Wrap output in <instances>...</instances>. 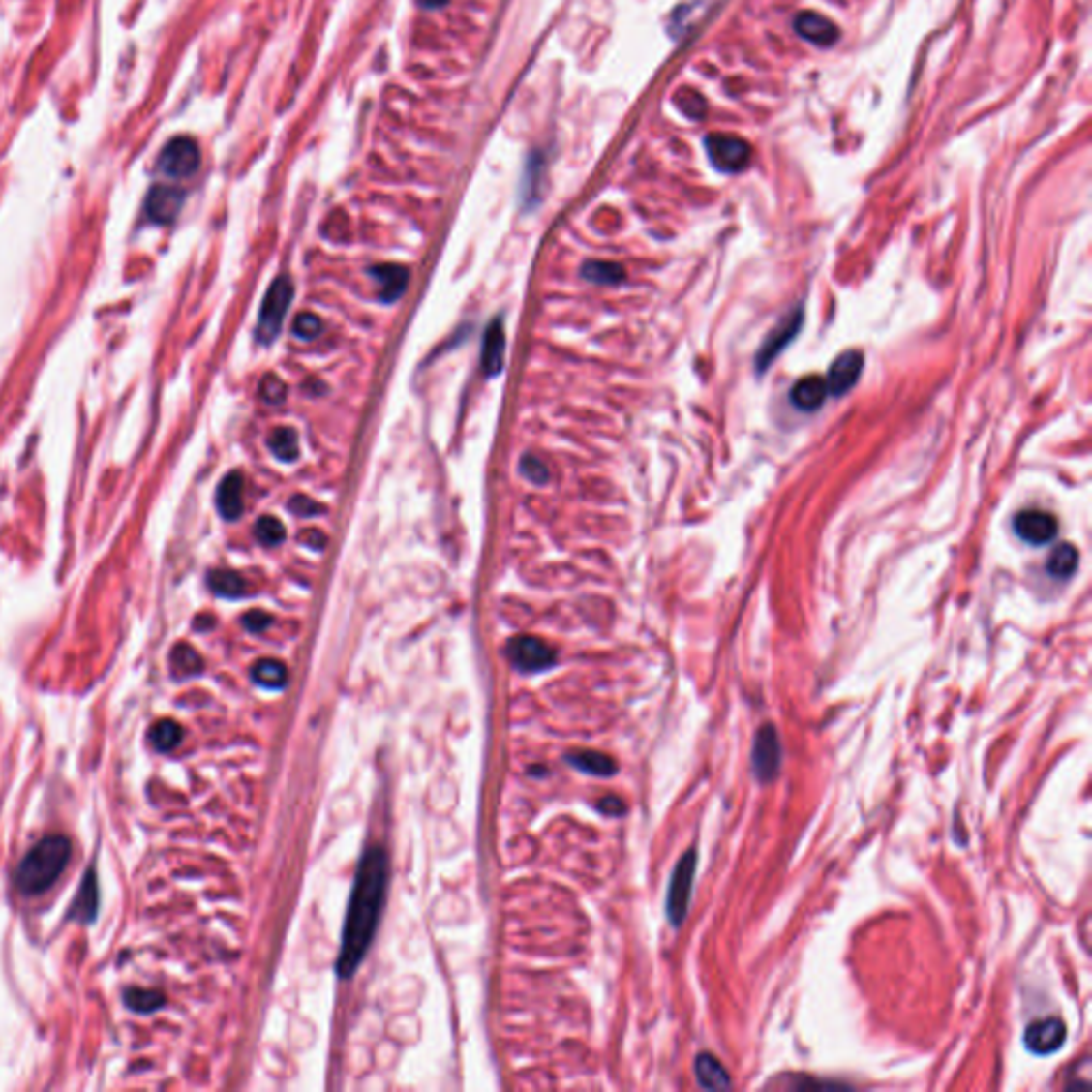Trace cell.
<instances>
[{"mask_svg":"<svg viewBox=\"0 0 1092 1092\" xmlns=\"http://www.w3.org/2000/svg\"><path fill=\"white\" fill-rule=\"evenodd\" d=\"M388 881V858L382 847H370L356 868L354 886L350 895L349 913H346L342 950L338 958V975L349 980L359 969L367 950L374 941L378 922L382 916Z\"/></svg>","mask_w":1092,"mask_h":1092,"instance_id":"6da1fadb","label":"cell"},{"mask_svg":"<svg viewBox=\"0 0 1092 1092\" xmlns=\"http://www.w3.org/2000/svg\"><path fill=\"white\" fill-rule=\"evenodd\" d=\"M71 860V843L67 836H46L30 849L15 870V888L26 896H39L60 879Z\"/></svg>","mask_w":1092,"mask_h":1092,"instance_id":"7a4b0ae2","label":"cell"},{"mask_svg":"<svg viewBox=\"0 0 1092 1092\" xmlns=\"http://www.w3.org/2000/svg\"><path fill=\"white\" fill-rule=\"evenodd\" d=\"M696 864H698L696 849H689L687 854H682V858L679 860L677 866H675V873H672V877H670L666 913H668L670 924L675 928H679L687 918L691 892H694Z\"/></svg>","mask_w":1092,"mask_h":1092,"instance_id":"3957f363","label":"cell"},{"mask_svg":"<svg viewBox=\"0 0 1092 1092\" xmlns=\"http://www.w3.org/2000/svg\"><path fill=\"white\" fill-rule=\"evenodd\" d=\"M290 301H292L290 280L287 276L278 278L269 287L265 301H262V306H260L258 324H257L258 342L271 344L273 340L278 338L280 331H282V322H285V317H287V312L290 308Z\"/></svg>","mask_w":1092,"mask_h":1092,"instance_id":"277c9868","label":"cell"},{"mask_svg":"<svg viewBox=\"0 0 1092 1092\" xmlns=\"http://www.w3.org/2000/svg\"><path fill=\"white\" fill-rule=\"evenodd\" d=\"M783 762V749L779 734H776L773 723H766L755 734L753 751H751V769L755 779L760 783H771L781 771Z\"/></svg>","mask_w":1092,"mask_h":1092,"instance_id":"5b68a950","label":"cell"},{"mask_svg":"<svg viewBox=\"0 0 1092 1092\" xmlns=\"http://www.w3.org/2000/svg\"><path fill=\"white\" fill-rule=\"evenodd\" d=\"M707 152L711 163L723 173H739L751 161L749 143L737 135L711 133L707 136Z\"/></svg>","mask_w":1092,"mask_h":1092,"instance_id":"8992f818","label":"cell"},{"mask_svg":"<svg viewBox=\"0 0 1092 1092\" xmlns=\"http://www.w3.org/2000/svg\"><path fill=\"white\" fill-rule=\"evenodd\" d=\"M198 165H201V152L191 136H177V139L167 143L159 159V169L165 175L175 177V180L193 175Z\"/></svg>","mask_w":1092,"mask_h":1092,"instance_id":"52a82bcc","label":"cell"},{"mask_svg":"<svg viewBox=\"0 0 1092 1092\" xmlns=\"http://www.w3.org/2000/svg\"><path fill=\"white\" fill-rule=\"evenodd\" d=\"M1067 1039V1026L1060 1017H1042L1026 1026L1024 1046L1031 1054L1049 1056L1063 1047Z\"/></svg>","mask_w":1092,"mask_h":1092,"instance_id":"ba28073f","label":"cell"},{"mask_svg":"<svg viewBox=\"0 0 1092 1092\" xmlns=\"http://www.w3.org/2000/svg\"><path fill=\"white\" fill-rule=\"evenodd\" d=\"M508 657L514 666L523 672H538L553 666V649L540 638L517 636L508 643Z\"/></svg>","mask_w":1092,"mask_h":1092,"instance_id":"9c48e42d","label":"cell"},{"mask_svg":"<svg viewBox=\"0 0 1092 1092\" xmlns=\"http://www.w3.org/2000/svg\"><path fill=\"white\" fill-rule=\"evenodd\" d=\"M1014 530L1020 538L1033 546L1052 542L1058 533V523L1046 510H1024L1016 517Z\"/></svg>","mask_w":1092,"mask_h":1092,"instance_id":"30bf717a","label":"cell"},{"mask_svg":"<svg viewBox=\"0 0 1092 1092\" xmlns=\"http://www.w3.org/2000/svg\"><path fill=\"white\" fill-rule=\"evenodd\" d=\"M863 367H864V354L860 350H847L841 356H836V361L833 363L831 372H828L826 378L828 393L841 397L852 391L860 374H863Z\"/></svg>","mask_w":1092,"mask_h":1092,"instance_id":"8fae6325","label":"cell"},{"mask_svg":"<svg viewBox=\"0 0 1092 1092\" xmlns=\"http://www.w3.org/2000/svg\"><path fill=\"white\" fill-rule=\"evenodd\" d=\"M801 322H803V314H801V310H798V312L790 314V317H785L779 327H776L773 333H769V338H766V342L762 344V349L758 352V361H755V365H758L760 372H764L766 367H769L776 359V356L781 354V350H785V346L796 338L798 329H801Z\"/></svg>","mask_w":1092,"mask_h":1092,"instance_id":"7c38bea8","label":"cell"},{"mask_svg":"<svg viewBox=\"0 0 1092 1092\" xmlns=\"http://www.w3.org/2000/svg\"><path fill=\"white\" fill-rule=\"evenodd\" d=\"M182 203H184L182 191H177V188L171 186H154L148 195V201H145V212H148L150 220H154V223L167 225L180 214Z\"/></svg>","mask_w":1092,"mask_h":1092,"instance_id":"4fadbf2b","label":"cell"},{"mask_svg":"<svg viewBox=\"0 0 1092 1092\" xmlns=\"http://www.w3.org/2000/svg\"><path fill=\"white\" fill-rule=\"evenodd\" d=\"M794 28L798 35L813 46L828 47L838 39V28L831 22V19L813 12H804L801 15H796Z\"/></svg>","mask_w":1092,"mask_h":1092,"instance_id":"5bb4252c","label":"cell"},{"mask_svg":"<svg viewBox=\"0 0 1092 1092\" xmlns=\"http://www.w3.org/2000/svg\"><path fill=\"white\" fill-rule=\"evenodd\" d=\"M218 512L223 514L227 521H235L244 512V476L239 471H230L228 476L223 478L216 493Z\"/></svg>","mask_w":1092,"mask_h":1092,"instance_id":"9a60e30c","label":"cell"},{"mask_svg":"<svg viewBox=\"0 0 1092 1092\" xmlns=\"http://www.w3.org/2000/svg\"><path fill=\"white\" fill-rule=\"evenodd\" d=\"M370 276L376 280L378 297H380V301L393 303L404 295L410 271L402 265H378L370 269Z\"/></svg>","mask_w":1092,"mask_h":1092,"instance_id":"2e32d148","label":"cell"},{"mask_svg":"<svg viewBox=\"0 0 1092 1092\" xmlns=\"http://www.w3.org/2000/svg\"><path fill=\"white\" fill-rule=\"evenodd\" d=\"M503 349H506V335H503L501 320L496 318L487 327L485 338H482L480 363H482V370H485L487 376H498L501 372Z\"/></svg>","mask_w":1092,"mask_h":1092,"instance_id":"e0dca14e","label":"cell"},{"mask_svg":"<svg viewBox=\"0 0 1092 1092\" xmlns=\"http://www.w3.org/2000/svg\"><path fill=\"white\" fill-rule=\"evenodd\" d=\"M828 395H831V393H828L826 378L806 376V378H803V380H798L794 384L790 399L798 410H804V412H815V410L822 408V404L826 402Z\"/></svg>","mask_w":1092,"mask_h":1092,"instance_id":"ac0fdd59","label":"cell"},{"mask_svg":"<svg viewBox=\"0 0 1092 1092\" xmlns=\"http://www.w3.org/2000/svg\"><path fill=\"white\" fill-rule=\"evenodd\" d=\"M694 1071H696V1079L702 1088L707 1090H726L732 1086V1079L728 1076L726 1067L719 1063V1058H715L709 1052H702L696 1056V1063H694Z\"/></svg>","mask_w":1092,"mask_h":1092,"instance_id":"d6986e66","label":"cell"},{"mask_svg":"<svg viewBox=\"0 0 1092 1092\" xmlns=\"http://www.w3.org/2000/svg\"><path fill=\"white\" fill-rule=\"evenodd\" d=\"M568 762L583 773H590L593 776H611L617 773V762L611 755L600 751H579L568 755Z\"/></svg>","mask_w":1092,"mask_h":1092,"instance_id":"ffe728a7","label":"cell"},{"mask_svg":"<svg viewBox=\"0 0 1092 1092\" xmlns=\"http://www.w3.org/2000/svg\"><path fill=\"white\" fill-rule=\"evenodd\" d=\"M252 679L267 689H282L287 685V666L278 659H260L252 668Z\"/></svg>","mask_w":1092,"mask_h":1092,"instance_id":"44dd1931","label":"cell"},{"mask_svg":"<svg viewBox=\"0 0 1092 1092\" xmlns=\"http://www.w3.org/2000/svg\"><path fill=\"white\" fill-rule=\"evenodd\" d=\"M269 448L271 453L276 455L280 461H295L299 457V442H297V434L295 429L290 427H278L273 429V434L269 436Z\"/></svg>","mask_w":1092,"mask_h":1092,"instance_id":"7402d4cb","label":"cell"},{"mask_svg":"<svg viewBox=\"0 0 1092 1092\" xmlns=\"http://www.w3.org/2000/svg\"><path fill=\"white\" fill-rule=\"evenodd\" d=\"M1077 551L1071 544H1060L1047 560V574L1052 579H1069L1077 568Z\"/></svg>","mask_w":1092,"mask_h":1092,"instance_id":"603a6c76","label":"cell"},{"mask_svg":"<svg viewBox=\"0 0 1092 1092\" xmlns=\"http://www.w3.org/2000/svg\"><path fill=\"white\" fill-rule=\"evenodd\" d=\"M583 278L595 282V285H617L625 278L623 267H619L617 262H604V260H592L585 262Z\"/></svg>","mask_w":1092,"mask_h":1092,"instance_id":"cb8c5ba5","label":"cell"},{"mask_svg":"<svg viewBox=\"0 0 1092 1092\" xmlns=\"http://www.w3.org/2000/svg\"><path fill=\"white\" fill-rule=\"evenodd\" d=\"M184 732L180 728V723H175L171 719H163L159 723H154L152 730H150V741L154 743V747L159 751H171L175 749L177 744L182 743Z\"/></svg>","mask_w":1092,"mask_h":1092,"instance_id":"d4e9b609","label":"cell"},{"mask_svg":"<svg viewBox=\"0 0 1092 1092\" xmlns=\"http://www.w3.org/2000/svg\"><path fill=\"white\" fill-rule=\"evenodd\" d=\"M94 913H97V884H94V875L90 873L86 879H83L81 890L76 902H73L69 916L88 922L94 918Z\"/></svg>","mask_w":1092,"mask_h":1092,"instance_id":"484cf974","label":"cell"},{"mask_svg":"<svg viewBox=\"0 0 1092 1092\" xmlns=\"http://www.w3.org/2000/svg\"><path fill=\"white\" fill-rule=\"evenodd\" d=\"M209 587L216 595L223 597H239L246 593V581L241 579L237 572L218 570L209 574Z\"/></svg>","mask_w":1092,"mask_h":1092,"instance_id":"4316f807","label":"cell"},{"mask_svg":"<svg viewBox=\"0 0 1092 1092\" xmlns=\"http://www.w3.org/2000/svg\"><path fill=\"white\" fill-rule=\"evenodd\" d=\"M171 666L177 677H193L203 670V659L193 647L177 645L171 653Z\"/></svg>","mask_w":1092,"mask_h":1092,"instance_id":"83f0119b","label":"cell"},{"mask_svg":"<svg viewBox=\"0 0 1092 1092\" xmlns=\"http://www.w3.org/2000/svg\"><path fill=\"white\" fill-rule=\"evenodd\" d=\"M124 1003H126V1007H131L133 1012L152 1014L156 1010H161V1007L165 1005V994L156 992V990L131 988L129 992L124 994Z\"/></svg>","mask_w":1092,"mask_h":1092,"instance_id":"f1b7e54d","label":"cell"},{"mask_svg":"<svg viewBox=\"0 0 1092 1092\" xmlns=\"http://www.w3.org/2000/svg\"><path fill=\"white\" fill-rule=\"evenodd\" d=\"M255 533L262 544L278 546L280 542H285L287 530H285V525H282L276 517H260L255 525Z\"/></svg>","mask_w":1092,"mask_h":1092,"instance_id":"f546056e","label":"cell"},{"mask_svg":"<svg viewBox=\"0 0 1092 1092\" xmlns=\"http://www.w3.org/2000/svg\"><path fill=\"white\" fill-rule=\"evenodd\" d=\"M675 103L679 105V109L682 113L689 115V118H694V120H700L707 111L705 99H702L700 94L696 90H691V88H682L681 92H677Z\"/></svg>","mask_w":1092,"mask_h":1092,"instance_id":"4dcf8cb0","label":"cell"},{"mask_svg":"<svg viewBox=\"0 0 1092 1092\" xmlns=\"http://www.w3.org/2000/svg\"><path fill=\"white\" fill-rule=\"evenodd\" d=\"M258 395H260V399H262V402H265V404L278 406V404H282V402H285V399H287V384L282 382L276 374H267V376L260 380Z\"/></svg>","mask_w":1092,"mask_h":1092,"instance_id":"1f68e13d","label":"cell"},{"mask_svg":"<svg viewBox=\"0 0 1092 1092\" xmlns=\"http://www.w3.org/2000/svg\"><path fill=\"white\" fill-rule=\"evenodd\" d=\"M320 331H322V320L310 312L299 314L295 322H292V333H295L299 340L310 342L314 338H318Z\"/></svg>","mask_w":1092,"mask_h":1092,"instance_id":"d6a6232c","label":"cell"},{"mask_svg":"<svg viewBox=\"0 0 1092 1092\" xmlns=\"http://www.w3.org/2000/svg\"><path fill=\"white\" fill-rule=\"evenodd\" d=\"M521 474L528 478L533 485H544L546 480H549V470L542 464L538 457H523L521 461Z\"/></svg>","mask_w":1092,"mask_h":1092,"instance_id":"836d02e7","label":"cell"},{"mask_svg":"<svg viewBox=\"0 0 1092 1092\" xmlns=\"http://www.w3.org/2000/svg\"><path fill=\"white\" fill-rule=\"evenodd\" d=\"M288 508L290 512L299 514V517H317V514H322L324 508L320 506L318 501H314L306 496H292L288 501Z\"/></svg>","mask_w":1092,"mask_h":1092,"instance_id":"e575fe53","label":"cell"},{"mask_svg":"<svg viewBox=\"0 0 1092 1092\" xmlns=\"http://www.w3.org/2000/svg\"><path fill=\"white\" fill-rule=\"evenodd\" d=\"M244 625L250 629V632H262V629H267L271 625V617L262 611H252L244 617Z\"/></svg>","mask_w":1092,"mask_h":1092,"instance_id":"d590c367","label":"cell"},{"mask_svg":"<svg viewBox=\"0 0 1092 1092\" xmlns=\"http://www.w3.org/2000/svg\"><path fill=\"white\" fill-rule=\"evenodd\" d=\"M299 540H301L303 544H306V546H310V549H314V551L324 549V542H327V538H324V533H322L320 530H306V531H301V533H299Z\"/></svg>","mask_w":1092,"mask_h":1092,"instance_id":"8d00e7d4","label":"cell"},{"mask_svg":"<svg viewBox=\"0 0 1092 1092\" xmlns=\"http://www.w3.org/2000/svg\"><path fill=\"white\" fill-rule=\"evenodd\" d=\"M597 808H600V811L606 813V815H622L625 811V804L622 803V798L606 796V798H602L600 803H597Z\"/></svg>","mask_w":1092,"mask_h":1092,"instance_id":"74e56055","label":"cell"}]
</instances>
